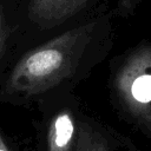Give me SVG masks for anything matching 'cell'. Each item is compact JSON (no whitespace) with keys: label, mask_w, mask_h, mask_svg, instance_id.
<instances>
[{"label":"cell","mask_w":151,"mask_h":151,"mask_svg":"<svg viewBox=\"0 0 151 151\" xmlns=\"http://www.w3.org/2000/svg\"><path fill=\"white\" fill-rule=\"evenodd\" d=\"M73 151H110L104 136L90 124L81 122L78 124L77 140Z\"/></svg>","instance_id":"obj_5"},{"label":"cell","mask_w":151,"mask_h":151,"mask_svg":"<svg viewBox=\"0 0 151 151\" xmlns=\"http://www.w3.org/2000/svg\"><path fill=\"white\" fill-rule=\"evenodd\" d=\"M114 88L125 111L151 132V41H140L124 55Z\"/></svg>","instance_id":"obj_2"},{"label":"cell","mask_w":151,"mask_h":151,"mask_svg":"<svg viewBox=\"0 0 151 151\" xmlns=\"http://www.w3.org/2000/svg\"><path fill=\"white\" fill-rule=\"evenodd\" d=\"M112 15L111 12L92 15L25 53L8 76L7 92L31 97L67 78L85 59L109 45Z\"/></svg>","instance_id":"obj_1"},{"label":"cell","mask_w":151,"mask_h":151,"mask_svg":"<svg viewBox=\"0 0 151 151\" xmlns=\"http://www.w3.org/2000/svg\"><path fill=\"white\" fill-rule=\"evenodd\" d=\"M11 37V24L6 0H0V59L5 54Z\"/></svg>","instance_id":"obj_6"},{"label":"cell","mask_w":151,"mask_h":151,"mask_svg":"<svg viewBox=\"0 0 151 151\" xmlns=\"http://www.w3.org/2000/svg\"><path fill=\"white\" fill-rule=\"evenodd\" d=\"M109 0H29L27 19L40 29H52L79 17L99 11Z\"/></svg>","instance_id":"obj_3"},{"label":"cell","mask_w":151,"mask_h":151,"mask_svg":"<svg viewBox=\"0 0 151 151\" xmlns=\"http://www.w3.org/2000/svg\"><path fill=\"white\" fill-rule=\"evenodd\" d=\"M0 151H11L8 149V146H7V144L5 143V140H4L2 136H1V132H0Z\"/></svg>","instance_id":"obj_8"},{"label":"cell","mask_w":151,"mask_h":151,"mask_svg":"<svg viewBox=\"0 0 151 151\" xmlns=\"http://www.w3.org/2000/svg\"><path fill=\"white\" fill-rule=\"evenodd\" d=\"M143 1L144 0H116V7L112 14L120 18L131 17L134 14Z\"/></svg>","instance_id":"obj_7"},{"label":"cell","mask_w":151,"mask_h":151,"mask_svg":"<svg viewBox=\"0 0 151 151\" xmlns=\"http://www.w3.org/2000/svg\"><path fill=\"white\" fill-rule=\"evenodd\" d=\"M78 125L70 110L58 112L51 120L47 134L48 151H73Z\"/></svg>","instance_id":"obj_4"},{"label":"cell","mask_w":151,"mask_h":151,"mask_svg":"<svg viewBox=\"0 0 151 151\" xmlns=\"http://www.w3.org/2000/svg\"><path fill=\"white\" fill-rule=\"evenodd\" d=\"M27 1H29V0H26V2H27Z\"/></svg>","instance_id":"obj_9"}]
</instances>
